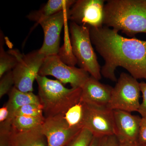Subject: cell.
Returning a JSON list of instances; mask_svg holds the SVG:
<instances>
[{
  "mask_svg": "<svg viewBox=\"0 0 146 146\" xmlns=\"http://www.w3.org/2000/svg\"><path fill=\"white\" fill-rule=\"evenodd\" d=\"M70 10L62 11L39 23L44 31V39L39 50L46 57L59 53L60 33L65 21L69 20Z\"/></svg>",
  "mask_w": 146,
  "mask_h": 146,
  "instance_id": "10",
  "label": "cell"
},
{
  "mask_svg": "<svg viewBox=\"0 0 146 146\" xmlns=\"http://www.w3.org/2000/svg\"><path fill=\"white\" fill-rule=\"evenodd\" d=\"M89 31L92 44L104 60L102 76L117 81L115 70L121 67L136 79H146V41L126 38L104 26Z\"/></svg>",
  "mask_w": 146,
  "mask_h": 146,
  "instance_id": "1",
  "label": "cell"
},
{
  "mask_svg": "<svg viewBox=\"0 0 146 146\" xmlns=\"http://www.w3.org/2000/svg\"><path fill=\"white\" fill-rule=\"evenodd\" d=\"M14 86V80L12 70L6 73L0 80V98L8 94Z\"/></svg>",
  "mask_w": 146,
  "mask_h": 146,
  "instance_id": "22",
  "label": "cell"
},
{
  "mask_svg": "<svg viewBox=\"0 0 146 146\" xmlns=\"http://www.w3.org/2000/svg\"><path fill=\"white\" fill-rule=\"evenodd\" d=\"M102 138L94 137L90 146H101Z\"/></svg>",
  "mask_w": 146,
  "mask_h": 146,
  "instance_id": "28",
  "label": "cell"
},
{
  "mask_svg": "<svg viewBox=\"0 0 146 146\" xmlns=\"http://www.w3.org/2000/svg\"><path fill=\"white\" fill-rule=\"evenodd\" d=\"M8 94L9 99L6 105L8 108L9 115L7 120L0 123V125L11 127L14 112L19 108L29 104H41L38 96L33 92H22L14 86Z\"/></svg>",
  "mask_w": 146,
  "mask_h": 146,
  "instance_id": "14",
  "label": "cell"
},
{
  "mask_svg": "<svg viewBox=\"0 0 146 146\" xmlns=\"http://www.w3.org/2000/svg\"><path fill=\"white\" fill-rule=\"evenodd\" d=\"M140 146H146V144H144L143 145H142Z\"/></svg>",
  "mask_w": 146,
  "mask_h": 146,
  "instance_id": "30",
  "label": "cell"
},
{
  "mask_svg": "<svg viewBox=\"0 0 146 146\" xmlns=\"http://www.w3.org/2000/svg\"><path fill=\"white\" fill-rule=\"evenodd\" d=\"M75 2V0H49L42 8L32 11L27 17L30 21L39 24L46 18L70 9Z\"/></svg>",
  "mask_w": 146,
  "mask_h": 146,
  "instance_id": "16",
  "label": "cell"
},
{
  "mask_svg": "<svg viewBox=\"0 0 146 146\" xmlns=\"http://www.w3.org/2000/svg\"><path fill=\"white\" fill-rule=\"evenodd\" d=\"M94 136L86 128L81 131L66 146H90Z\"/></svg>",
  "mask_w": 146,
  "mask_h": 146,
  "instance_id": "21",
  "label": "cell"
},
{
  "mask_svg": "<svg viewBox=\"0 0 146 146\" xmlns=\"http://www.w3.org/2000/svg\"><path fill=\"white\" fill-rule=\"evenodd\" d=\"M83 103V127L88 129L94 137L97 138L115 135L113 110L108 107H98Z\"/></svg>",
  "mask_w": 146,
  "mask_h": 146,
  "instance_id": "8",
  "label": "cell"
},
{
  "mask_svg": "<svg viewBox=\"0 0 146 146\" xmlns=\"http://www.w3.org/2000/svg\"><path fill=\"white\" fill-rule=\"evenodd\" d=\"M119 141L115 135L102 138L101 146H118Z\"/></svg>",
  "mask_w": 146,
  "mask_h": 146,
  "instance_id": "26",
  "label": "cell"
},
{
  "mask_svg": "<svg viewBox=\"0 0 146 146\" xmlns=\"http://www.w3.org/2000/svg\"><path fill=\"white\" fill-rule=\"evenodd\" d=\"M103 24L129 37L146 33V0H108Z\"/></svg>",
  "mask_w": 146,
  "mask_h": 146,
  "instance_id": "2",
  "label": "cell"
},
{
  "mask_svg": "<svg viewBox=\"0 0 146 146\" xmlns=\"http://www.w3.org/2000/svg\"><path fill=\"white\" fill-rule=\"evenodd\" d=\"M43 107L41 104H29L18 108L14 112L13 118L19 116L43 117Z\"/></svg>",
  "mask_w": 146,
  "mask_h": 146,
  "instance_id": "20",
  "label": "cell"
},
{
  "mask_svg": "<svg viewBox=\"0 0 146 146\" xmlns=\"http://www.w3.org/2000/svg\"><path fill=\"white\" fill-rule=\"evenodd\" d=\"M0 48V78L9 71L12 70L17 64V58L13 55L4 50L1 40Z\"/></svg>",
  "mask_w": 146,
  "mask_h": 146,
  "instance_id": "19",
  "label": "cell"
},
{
  "mask_svg": "<svg viewBox=\"0 0 146 146\" xmlns=\"http://www.w3.org/2000/svg\"><path fill=\"white\" fill-rule=\"evenodd\" d=\"M140 89L142 93L143 101L140 104L138 112L141 115L142 118H146V82H140Z\"/></svg>",
  "mask_w": 146,
  "mask_h": 146,
  "instance_id": "23",
  "label": "cell"
},
{
  "mask_svg": "<svg viewBox=\"0 0 146 146\" xmlns=\"http://www.w3.org/2000/svg\"><path fill=\"white\" fill-rule=\"evenodd\" d=\"M104 0H77L70 9L69 20L89 27L103 26Z\"/></svg>",
  "mask_w": 146,
  "mask_h": 146,
  "instance_id": "9",
  "label": "cell"
},
{
  "mask_svg": "<svg viewBox=\"0 0 146 146\" xmlns=\"http://www.w3.org/2000/svg\"><path fill=\"white\" fill-rule=\"evenodd\" d=\"M137 143L140 146L146 144V118L142 117Z\"/></svg>",
  "mask_w": 146,
  "mask_h": 146,
  "instance_id": "25",
  "label": "cell"
},
{
  "mask_svg": "<svg viewBox=\"0 0 146 146\" xmlns=\"http://www.w3.org/2000/svg\"><path fill=\"white\" fill-rule=\"evenodd\" d=\"M63 115L46 118L42 125L48 146H66L82 128L71 127Z\"/></svg>",
  "mask_w": 146,
  "mask_h": 146,
  "instance_id": "11",
  "label": "cell"
},
{
  "mask_svg": "<svg viewBox=\"0 0 146 146\" xmlns=\"http://www.w3.org/2000/svg\"><path fill=\"white\" fill-rule=\"evenodd\" d=\"M113 88L91 76L81 88L80 101L98 107H108Z\"/></svg>",
  "mask_w": 146,
  "mask_h": 146,
  "instance_id": "13",
  "label": "cell"
},
{
  "mask_svg": "<svg viewBox=\"0 0 146 146\" xmlns=\"http://www.w3.org/2000/svg\"><path fill=\"white\" fill-rule=\"evenodd\" d=\"M118 146H140L138 143H119Z\"/></svg>",
  "mask_w": 146,
  "mask_h": 146,
  "instance_id": "29",
  "label": "cell"
},
{
  "mask_svg": "<svg viewBox=\"0 0 146 146\" xmlns=\"http://www.w3.org/2000/svg\"><path fill=\"white\" fill-rule=\"evenodd\" d=\"M115 135L119 143H137L142 117L121 110H113Z\"/></svg>",
  "mask_w": 146,
  "mask_h": 146,
  "instance_id": "12",
  "label": "cell"
},
{
  "mask_svg": "<svg viewBox=\"0 0 146 146\" xmlns=\"http://www.w3.org/2000/svg\"><path fill=\"white\" fill-rule=\"evenodd\" d=\"M84 115V105L80 101L68 110L64 116L70 127L83 128Z\"/></svg>",
  "mask_w": 146,
  "mask_h": 146,
  "instance_id": "18",
  "label": "cell"
},
{
  "mask_svg": "<svg viewBox=\"0 0 146 146\" xmlns=\"http://www.w3.org/2000/svg\"><path fill=\"white\" fill-rule=\"evenodd\" d=\"M45 119L44 116H16L14 117L11 121V127L19 131L31 130L42 125Z\"/></svg>",
  "mask_w": 146,
  "mask_h": 146,
  "instance_id": "17",
  "label": "cell"
},
{
  "mask_svg": "<svg viewBox=\"0 0 146 146\" xmlns=\"http://www.w3.org/2000/svg\"><path fill=\"white\" fill-rule=\"evenodd\" d=\"M70 31L71 50L77 64L91 76L100 80L101 68L92 46L89 27L72 22Z\"/></svg>",
  "mask_w": 146,
  "mask_h": 146,
  "instance_id": "4",
  "label": "cell"
},
{
  "mask_svg": "<svg viewBox=\"0 0 146 146\" xmlns=\"http://www.w3.org/2000/svg\"><path fill=\"white\" fill-rule=\"evenodd\" d=\"M9 115L8 108L5 104L0 108V123L6 121L8 119Z\"/></svg>",
  "mask_w": 146,
  "mask_h": 146,
  "instance_id": "27",
  "label": "cell"
},
{
  "mask_svg": "<svg viewBox=\"0 0 146 146\" xmlns=\"http://www.w3.org/2000/svg\"><path fill=\"white\" fill-rule=\"evenodd\" d=\"M140 83L130 74L121 73L112 89L108 108L112 110L138 112L140 107Z\"/></svg>",
  "mask_w": 146,
  "mask_h": 146,
  "instance_id": "6",
  "label": "cell"
},
{
  "mask_svg": "<svg viewBox=\"0 0 146 146\" xmlns=\"http://www.w3.org/2000/svg\"><path fill=\"white\" fill-rule=\"evenodd\" d=\"M11 128H0V146H11L10 131Z\"/></svg>",
  "mask_w": 146,
  "mask_h": 146,
  "instance_id": "24",
  "label": "cell"
},
{
  "mask_svg": "<svg viewBox=\"0 0 146 146\" xmlns=\"http://www.w3.org/2000/svg\"><path fill=\"white\" fill-rule=\"evenodd\" d=\"M36 80L45 118L65 115L68 110L80 101L81 88L68 89L58 80L39 75Z\"/></svg>",
  "mask_w": 146,
  "mask_h": 146,
  "instance_id": "3",
  "label": "cell"
},
{
  "mask_svg": "<svg viewBox=\"0 0 146 146\" xmlns=\"http://www.w3.org/2000/svg\"><path fill=\"white\" fill-rule=\"evenodd\" d=\"M39 75L53 76L63 84H70L72 88H81L90 77L89 73L82 68L65 63L58 54L45 57Z\"/></svg>",
  "mask_w": 146,
  "mask_h": 146,
  "instance_id": "7",
  "label": "cell"
},
{
  "mask_svg": "<svg viewBox=\"0 0 146 146\" xmlns=\"http://www.w3.org/2000/svg\"><path fill=\"white\" fill-rule=\"evenodd\" d=\"M7 52L14 56L18 60L12 70L14 87L22 92H33V82L39 75L46 56L40 53L39 50L26 54H22L16 50Z\"/></svg>",
  "mask_w": 146,
  "mask_h": 146,
  "instance_id": "5",
  "label": "cell"
},
{
  "mask_svg": "<svg viewBox=\"0 0 146 146\" xmlns=\"http://www.w3.org/2000/svg\"><path fill=\"white\" fill-rule=\"evenodd\" d=\"M10 141L11 146H48L42 125L24 131H17L11 127Z\"/></svg>",
  "mask_w": 146,
  "mask_h": 146,
  "instance_id": "15",
  "label": "cell"
}]
</instances>
